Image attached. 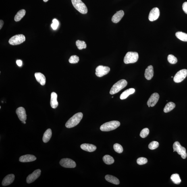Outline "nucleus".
<instances>
[{
    "label": "nucleus",
    "mask_w": 187,
    "mask_h": 187,
    "mask_svg": "<svg viewBox=\"0 0 187 187\" xmlns=\"http://www.w3.org/2000/svg\"><path fill=\"white\" fill-rule=\"evenodd\" d=\"M43 1L44 2H47L49 0H43Z\"/></svg>",
    "instance_id": "41"
},
{
    "label": "nucleus",
    "mask_w": 187,
    "mask_h": 187,
    "mask_svg": "<svg viewBox=\"0 0 187 187\" xmlns=\"http://www.w3.org/2000/svg\"><path fill=\"white\" fill-rule=\"evenodd\" d=\"M159 94L156 92L152 94L147 101V105L151 107H154L159 101Z\"/></svg>",
    "instance_id": "13"
},
{
    "label": "nucleus",
    "mask_w": 187,
    "mask_h": 187,
    "mask_svg": "<svg viewBox=\"0 0 187 187\" xmlns=\"http://www.w3.org/2000/svg\"><path fill=\"white\" fill-rule=\"evenodd\" d=\"M95 70L96 76L101 78L108 74L110 70V69L108 67L100 65L96 68Z\"/></svg>",
    "instance_id": "8"
},
{
    "label": "nucleus",
    "mask_w": 187,
    "mask_h": 187,
    "mask_svg": "<svg viewBox=\"0 0 187 187\" xmlns=\"http://www.w3.org/2000/svg\"><path fill=\"white\" fill-rule=\"evenodd\" d=\"M113 97H113V96H112V98H113Z\"/></svg>",
    "instance_id": "43"
},
{
    "label": "nucleus",
    "mask_w": 187,
    "mask_h": 187,
    "mask_svg": "<svg viewBox=\"0 0 187 187\" xmlns=\"http://www.w3.org/2000/svg\"><path fill=\"white\" fill-rule=\"evenodd\" d=\"M135 91V90L133 88H131L123 92L120 96L121 100H124L127 99L129 95L134 94Z\"/></svg>",
    "instance_id": "22"
},
{
    "label": "nucleus",
    "mask_w": 187,
    "mask_h": 187,
    "mask_svg": "<svg viewBox=\"0 0 187 187\" xmlns=\"http://www.w3.org/2000/svg\"><path fill=\"white\" fill-rule=\"evenodd\" d=\"M16 64L18 66L21 67L22 66V60H18L16 61Z\"/></svg>",
    "instance_id": "39"
},
{
    "label": "nucleus",
    "mask_w": 187,
    "mask_h": 187,
    "mask_svg": "<svg viewBox=\"0 0 187 187\" xmlns=\"http://www.w3.org/2000/svg\"><path fill=\"white\" fill-rule=\"evenodd\" d=\"M80 147L82 150L89 152L95 151L97 148L96 146L93 144H82L80 146Z\"/></svg>",
    "instance_id": "19"
},
{
    "label": "nucleus",
    "mask_w": 187,
    "mask_h": 187,
    "mask_svg": "<svg viewBox=\"0 0 187 187\" xmlns=\"http://www.w3.org/2000/svg\"><path fill=\"white\" fill-rule=\"evenodd\" d=\"M175 104L172 102H169L167 103L164 108V111L165 113H168L174 109Z\"/></svg>",
    "instance_id": "26"
},
{
    "label": "nucleus",
    "mask_w": 187,
    "mask_h": 187,
    "mask_svg": "<svg viewBox=\"0 0 187 187\" xmlns=\"http://www.w3.org/2000/svg\"><path fill=\"white\" fill-rule=\"evenodd\" d=\"M159 9L157 7H155L150 11L148 18L150 21H155L159 18Z\"/></svg>",
    "instance_id": "12"
},
{
    "label": "nucleus",
    "mask_w": 187,
    "mask_h": 187,
    "mask_svg": "<svg viewBox=\"0 0 187 187\" xmlns=\"http://www.w3.org/2000/svg\"><path fill=\"white\" fill-rule=\"evenodd\" d=\"M173 152L176 151L181 156L183 159H186L187 157L186 149L183 146L181 145L180 142L176 141L173 144Z\"/></svg>",
    "instance_id": "6"
},
{
    "label": "nucleus",
    "mask_w": 187,
    "mask_h": 187,
    "mask_svg": "<svg viewBox=\"0 0 187 187\" xmlns=\"http://www.w3.org/2000/svg\"><path fill=\"white\" fill-rule=\"evenodd\" d=\"M167 60L169 63L172 64H175L177 62V58L172 55H169L167 57Z\"/></svg>",
    "instance_id": "32"
},
{
    "label": "nucleus",
    "mask_w": 187,
    "mask_h": 187,
    "mask_svg": "<svg viewBox=\"0 0 187 187\" xmlns=\"http://www.w3.org/2000/svg\"><path fill=\"white\" fill-rule=\"evenodd\" d=\"M60 164L62 166L67 168H74L76 166L75 161L69 159H61L60 161Z\"/></svg>",
    "instance_id": "10"
},
{
    "label": "nucleus",
    "mask_w": 187,
    "mask_h": 187,
    "mask_svg": "<svg viewBox=\"0 0 187 187\" xmlns=\"http://www.w3.org/2000/svg\"><path fill=\"white\" fill-rule=\"evenodd\" d=\"M76 45L79 50H82L85 49L87 47L86 44L85 42L80 41V40H77L76 41Z\"/></svg>",
    "instance_id": "30"
},
{
    "label": "nucleus",
    "mask_w": 187,
    "mask_h": 187,
    "mask_svg": "<svg viewBox=\"0 0 187 187\" xmlns=\"http://www.w3.org/2000/svg\"><path fill=\"white\" fill-rule=\"evenodd\" d=\"M59 25V23L57 19H54L53 21V23L51 25V27L53 30H56Z\"/></svg>",
    "instance_id": "37"
},
{
    "label": "nucleus",
    "mask_w": 187,
    "mask_h": 187,
    "mask_svg": "<svg viewBox=\"0 0 187 187\" xmlns=\"http://www.w3.org/2000/svg\"><path fill=\"white\" fill-rule=\"evenodd\" d=\"M57 94L55 92H52L51 95L50 105L51 107L55 109L58 105L57 101Z\"/></svg>",
    "instance_id": "20"
},
{
    "label": "nucleus",
    "mask_w": 187,
    "mask_h": 187,
    "mask_svg": "<svg viewBox=\"0 0 187 187\" xmlns=\"http://www.w3.org/2000/svg\"><path fill=\"white\" fill-rule=\"evenodd\" d=\"M16 113L19 119L22 122L26 121L27 119L26 110L24 107H20L17 108Z\"/></svg>",
    "instance_id": "14"
},
{
    "label": "nucleus",
    "mask_w": 187,
    "mask_h": 187,
    "mask_svg": "<svg viewBox=\"0 0 187 187\" xmlns=\"http://www.w3.org/2000/svg\"><path fill=\"white\" fill-rule=\"evenodd\" d=\"M120 125L119 121H112L104 123L100 127V129L102 132H109L115 129Z\"/></svg>",
    "instance_id": "2"
},
{
    "label": "nucleus",
    "mask_w": 187,
    "mask_h": 187,
    "mask_svg": "<svg viewBox=\"0 0 187 187\" xmlns=\"http://www.w3.org/2000/svg\"><path fill=\"white\" fill-rule=\"evenodd\" d=\"M36 159V158L33 155H26L21 156L19 159V161L23 163L35 161Z\"/></svg>",
    "instance_id": "17"
},
{
    "label": "nucleus",
    "mask_w": 187,
    "mask_h": 187,
    "mask_svg": "<svg viewBox=\"0 0 187 187\" xmlns=\"http://www.w3.org/2000/svg\"><path fill=\"white\" fill-rule=\"evenodd\" d=\"M113 148L117 153L120 154L123 151V148L122 146L118 144H115L113 146Z\"/></svg>",
    "instance_id": "31"
},
{
    "label": "nucleus",
    "mask_w": 187,
    "mask_h": 187,
    "mask_svg": "<svg viewBox=\"0 0 187 187\" xmlns=\"http://www.w3.org/2000/svg\"><path fill=\"white\" fill-rule=\"evenodd\" d=\"M154 74L153 67L152 65L148 66L146 69L144 73V76L146 80H151L153 78Z\"/></svg>",
    "instance_id": "16"
},
{
    "label": "nucleus",
    "mask_w": 187,
    "mask_h": 187,
    "mask_svg": "<svg viewBox=\"0 0 187 187\" xmlns=\"http://www.w3.org/2000/svg\"><path fill=\"white\" fill-rule=\"evenodd\" d=\"M36 80L42 85H44L46 83V78L44 75L40 73H36L35 74Z\"/></svg>",
    "instance_id": "21"
},
{
    "label": "nucleus",
    "mask_w": 187,
    "mask_h": 187,
    "mask_svg": "<svg viewBox=\"0 0 187 187\" xmlns=\"http://www.w3.org/2000/svg\"><path fill=\"white\" fill-rule=\"evenodd\" d=\"M52 130L50 129H48L44 132L43 137V141L44 143H47L51 137Z\"/></svg>",
    "instance_id": "24"
},
{
    "label": "nucleus",
    "mask_w": 187,
    "mask_h": 187,
    "mask_svg": "<svg viewBox=\"0 0 187 187\" xmlns=\"http://www.w3.org/2000/svg\"><path fill=\"white\" fill-rule=\"evenodd\" d=\"M159 143L157 141H153L150 142L148 147L151 150H154L156 149L159 146Z\"/></svg>",
    "instance_id": "35"
},
{
    "label": "nucleus",
    "mask_w": 187,
    "mask_h": 187,
    "mask_svg": "<svg viewBox=\"0 0 187 187\" xmlns=\"http://www.w3.org/2000/svg\"><path fill=\"white\" fill-rule=\"evenodd\" d=\"M147 159L144 157H140L137 160V162L138 165H143L147 163Z\"/></svg>",
    "instance_id": "36"
},
{
    "label": "nucleus",
    "mask_w": 187,
    "mask_h": 187,
    "mask_svg": "<svg viewBox=\"0 0 187 187\" xmlns=\"http://www.w3.org/2000/svg\"><path fill=\"white\" fill-rule=\"evenodd\" d=\"M128 82L125 80H121L115 83L111 88L109 93L113 95L117 93L127 85Z\"/></svg>",
    "instance_id": "3"
},
{
    "label": "nucleus",
    "mask_w": 187,
    "mask_h": 187,
    "mask_svg": "<svg viewBox=\"0 0 187 187\" xmlns=\"http://www.w3.org/2000/svg\"><path fill=\"white\" fill-rule=\"evenodd\" d=\"M26 14V11L25 9H23L19 11L15 15L14 20L16 22H18L22 19Z\"/></svg>",
    "instance_id": "25"
},
{
    "label": "nucleus",
    "mask_w": 187,
    "mask_h": 187,
    "mask_svg": "<svg viewBox=\"0 0 187 187\" xmlns=\"http://www.w3.org/2000/svg\"><path fill=\"white\" fill-rule=\"evenodd\" d=\"M22 123H23L24 124H26V121H23V122H22Z\"/></svg>",
    "instance_id": "42"
},
{
    "label": "nucleus",
    "mask_w": 187,
    "mask_h": 187,
    "mask_svg": "<svg viewBox=\"0 0 187 187\" xmlns=\"http://www.w3.org/2000/svg\"><path fill=\"white\" fill-rule=\"evenodd\" d=\"M139 55L137 53L129 52L124 57V62L125 64L135 63L137 61Z\"/></svg>",
    "instance_id": "5"
},
{
    "label": "nucleus",
    "mask_w": 187,
    "mask_h": 187,
    "mask_svg": "<svg viewBox=\"0 0 187 187\" xmlns=\"http://www.w3.org/2000/svg\"><path fill=\"white\" fill-rule=\"evenodd\" d=\"M103 161L107 165H111L114 163V160L113 157L109 155H105L103 157Z\"/></svg>",
    "instance_id": "28"
},
{
    "label": "nucleus",
    "mask_w": 187,
    "mask_h": 187,
    "mask_svg": "<svg viewBox=\"0 0 187 187\" xmlns=\"http://www.w3.org/2000/svg\"><path fill=\"white\" fill-rule=\"evenodd\" d=\"M26 40V37L23 34H17L13 36L9 40V43L11 45H19L24 42Z\"/></svg>",
    "instance_id": "7"
},
{
    "label": "nucleus",
    "mask_w": 187,
    "mask_h": 187,
    "mask_svg": "<svg viewBox=\"0 0 187 187\" xmlns=\"http://www.w3.org/2000/svg\"><path fill=\"white\" fill-rule=\"evenodd\" d=\"M105 179L108 182L112 183L115 185H118L119 184V179L112 175H106Z\"/></svg>",
    "instance_id": "23"
},
{
    "label": "nucleus",
    "mask_w": 187,
    "mask_h": 187,
    "mask_svg": "<svg viewBox=\"0 0 187 187\" xmlns=\"http://www.w3.org/2000/svg\"><path fill=\"white\" fill-rule=\"evenodd\" d=\"M15 175L13 174L7 175L4 177L2 182L3 186H6L12 183L15 179Z\"/></svg>",
    "instance_id": "15"
},
{
    "label": "nucleus",
    "mask_w": 187,
    "mask_h": 187,
    "mask_svg": "<svg viewBox=\"0 0 187 187\" xmlns=\"http://www.w3.org/2000/svg\"><path fill=\"white\" fill-rule=\"evenodd\" d=\"M41 171L39 169L35 171L31 174L28 175L26 178V182L28 184L31 183L38 179L40 176Z\"/></svg>",
    "instance_id": "11"
},
{
    "label": "nucleus",
    "mask_w": 187,
    "mask_h": 187,
    "mask_svg": "<svg viewBox=\"0 0 187 187\" xmlns=\"http://www.w3.org/2000/svg\"><path fill=\"white\" fill-rule=\"evenodd\" d=\"M124 15V12L123 11L120 10L117 11L113 16L112 18V21L114 23H117L121 20Z\"/></svg>",
    "instance_id": "18"
},
{
    "label": "nucleus",
    "mask_w": 187,
    "mask_h": 187,
    "mask_svg": "<svg viewBox=\"0 0 187 187\" xmlns=\"http://www.w3.org/2000/svg\"><path fill=\"white\" fill-rule=\"evenodd\" d=\"M72 3L75 8L82 14H86L88 9L85 4L81 0H72Z\"/></svg>",
    "instance_id": "4"
},
{
    "label": "nucleus",
    "mask_w": 187,
    "mask_h": 187,
    "mask_svg": "<svg viewBox=\"0 0 187 187\" xmlns=\"http://www.w3.org/2000/svg\"><path fill=\"white\" fill-rule=\"evenodd\" d=\"M4 24V22L3 21L1 20V21H0V29H1V28H2Z\"/></svg>",
    "instance_id": "40"
},
{
    "label": "nucleus",
    "mask_w": 187,
    "mask_h": 187,
    "mask_svg": "<svg viewBox=\"0 0 187 187\" xmlns=\"http://www.w3.org/2000/svg\"><path fill=\"white\" fill-rule=\"evenodd\" d=\"M171 178L172 182L176 184H180L181 182L180 176L177 173H175L171 175Z\"/></svg>",
    "instance_id": "29"
},
{
    "label": "nucleus",
    "mask_w": 187,
    "mask_h": 187,
    "mask_svg": "<svg viewBox=\"0 0 187 187\" xmlns=\"http://www.w3.org/2000/svg\"><path fill=\"white\" fill-rule=\"evenodd\" d=\"M149 133V129L145 128L142 130L140 133V136L142 138H145L147 137Z\"/></svg>",
    "instance_id": "34"
},
{
    "label": "nucleus",
    "mask_w": 187,
    "mask_h": 187,
    "mask_svg": "<svg viewBox=\"0 0 187 187\" xmlns=\"http://www.w3.org/2000/svg\"><path fill=\"white\" fill-rule=\"evenodd\" d=\"M83 114L81 112L76 114L67 121L65 126L66 128H70L78 125L82 119Z\"/></svg>",
    "instance_id": "1"
},
{
    "label": "nucleus",
    "mask_w": 187,
    "mask_h": 187,
    "mask_svg": "<svg viewBox=\"0 0 187 187\" xmlns=\"http://www.w3.org/2000/svg\"><path fill=\"white\" fill-rule=\"evenodd\" d=\"M175 36L181 41L187 42V34L182 32H178L175 34Z\"/></svg>",
    "instance_id": "27"
},
{
    "label": "nucleus",
    "mask_w": 187,
    "mask_h": 187,
    "mask_svg": "<svg viewBox=\"0 0 187 187\" xmlns=\"http://www.w3.org/2000/svg\"><path fill=\"white\" fill-rule=\"evenodd\" d=\"M187 76V70L182 69L177 72L173 78V81L175 82L179 83L183 81Z\"/></svg>",
    "instance_id": "9"
},
{
    "label": "nucleus",
    "mask_w": 187,
    "mask_h": 187,
    "mask_svg": "<svg viewBox=\"0 0 187 187\" xmlns=\"http://www.w3.org/2000/svg\"><path fill=\"white\" fill-rule=\"evenodd\" d=\"M80 59L78 56L76 55H73L71 56L69 60V62L71 63H78Z\"/></svg>",
    "instance_id": "33"
},
{
    "label": "nucleus",
    "mask_w": 187,
    "mask_h": 187,
    "mask_svg": "<svg viewBox=\"0 0 187 187\" xmlns=\"http://www.w3.org/2000/svg\"><path fill=\"white\" fill-rule=\"evenodd\" d=\"M182 9L184 12L187 14V2H185L183 4Z\"/></svg>",
    "instance_id": "38"
}]
</instances>
